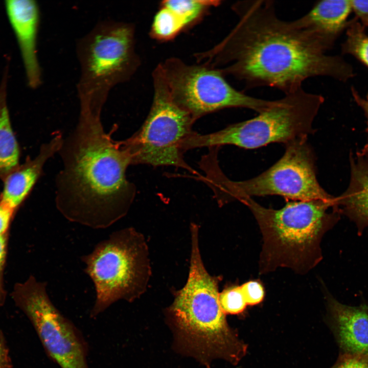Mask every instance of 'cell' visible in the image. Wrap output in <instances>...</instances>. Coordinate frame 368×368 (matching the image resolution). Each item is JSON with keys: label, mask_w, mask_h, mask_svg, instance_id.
I'll list each match as a JSON object with an SVG mask.
<instances>
[{"label": "cell", "mask_w": 368, "mask_h": 368, "mask_svg": "<svg viewBox=\"0 0 368 368\" xmlns=\"http://www.w3.org/2000/svg\"><path fill=\"white\" fill-rule=\"evenodd\" d=\"M153 97L150 111L140 128L123 140L132 165L173 166L198 173L184 159L183 145L196 132V121L171 98L155 67L152 74Z\"/></svg>", "instance_id": "obj_9"}, {"label": "cell", "mask_w": 368, "mask_h": 368, "mask_svg": "<svg viewBox=\"0 0 368 368\" xmlns=\"http://www.w3.org/2000/svg\"><path fill=\"white\" fill-rule=\"evenodd\" d=\"M79 101L76 125L58 152L62 168L55 179V205L69 221L105 228L127 214L135 197L126 176L131 157L123 141L112 137L117 127L104 129V105Z\"/></svg>", "instance_id": "obj_2"}, {"label": "cell", "mask_w": 368, "mask_h": 368, "mask_svg": "<svg viewBox=\"0 0 368 368\" xmlns=\"http://www.w3.org/2000/svg\"><path fill=\"white\" fill-rule=\"evenodd\" d=\"M5 9L15 35L30 87L38 88L42 73L37 56V35L40 21L38 4L33 0H7Z\"/></svg>", "instance_id": "obj_12"}, {"label": "cell", "mask_w": 368, "mask_h": 368, "mask_svg": "<svg viewBox=\"0 0 368 368\" xmlns=\"http://www.w3.org/2000/svg\"><path fill=\"white\" fill-rule=\"evenodd\" d=\"M331 368H368V357L342 353Z\"/></svg>", "instance_id": "obj_22"}, {"label": "cell", "mask_w": 368, "mask_h": 368, "mask_svg": "<svg viewBox=\"0 0 368 368\" xmlns=\"http://www.w3.org/2000/svg\"><path fill=\"white\" fill-rule=\"evenodd\" d=\"M156 67L172 99L196 121L227 108H248L259 113L275 101L238 90L219 71L203 64H190L170 57Z\"/></svg>", "instance_id": "obj_10"}, {"label": "cell", "mask_w": 368, "mask_h": 368, "mask_svg": "<svg viewBox=\"0 0 368 368\" xmlns=\"http://www.w3.org/2000/svg\"><path fill=\"white\" fill-rule=\"evenodd\" d=\"M328 310L343 354L368 357V306H351L326 291Z\"/></svg>", "instance_id": "obj_14"}, {"label": "cell", "mask_w": 368, "mask_h": 368, "mask_svg": "<svg viewBox=\"0 0 368 368\" xmlns=\"http://www.w3.org/2000/svg\"><path fill=\"white\" fill-rule=\"evenodd\" d=\"M352 9L361 24L368 27V1H351Z\"/></svg>", "instance_id": "obj_24"}, {"label": "cell", "mask_w": 368, "mask_h": 368, "mask_svg": "<svg viewBox=\"0 0 368 368\" xmlns=\"http://www.w3.org/2000/svg\"><path fill=\"white\" fill-rule=\"evenodd\" d=\"M8 69L0 84V179L3 180L19 165L20 150L13 130L7 103Z\"/></svg>", "instance_id": "obj_17"}, {"label": "cell", "mask_w": 368, "mask_h": 368, "mask_svg": "<svg viewBox=\"0 0 368 368\" xmlns=\"http://www.w3.org/2000/svg\"><path fill=\"white\" fill-rule=\"evenodd\" d=\"M8 237V234L0 236V306L5 303L6 295L3 275L7 251Z\"/></svg>", "instance_id": "obj_23"}, {"label": "cell", "mask_w": 368, "mask_h": 368, "mask_svg": "<svg viewBox=\"0 0 368 368\" xmlns=\"http://www.w3.org/2000/svg\"><path fill=\"white\" fill-rule=\"evenodd\" d=\"M351 91L354 99L362 109L367 119V130L368 131V98H363L361 97L354 87L352 88Z\"/></svg>", "instance_id": "obj_26"}, {"label": "cell", "mask_w": 368, "mask_h": 368, "mask_svg": "<svg viewBox=\"0 0 368 368\" xmlns=\"http://www.w3.org/2000/svg\"><path fill=\"white\" fill-rule=\"evenodd\" d=\"M47 286L31 275L16 284L12 298L32 324L48 356L60 368H88L86 340L54 305Z\"/></svg>", "instance_id": "obj_11"}, {"label": "cell", "mask_w": 368, "mask_h": 368, "mask_svg": "<svg viewBox=\"0 0 368 368\" xmlns=\"http://www.w3.org/2000/svg\"><path fill=\"white\" fill-rule=\"evenodd\" d=\"M81 260L96 291L91 317L118 301L133 302L147 290L151 274L148 246L132 227L112 232Z\"/></svg>", "instance_id": "obj_5"}, {"label": "cell", "mask_w": 368, "mask_h": 368, "mask_svg": "<svg viewBox=\"0 0 368 368\" xmlns=\"http://www.w3.org/2000/svg\"><path fill=\"white\" fill-rule=\"evenodd\" d=\"M0 368H13L12 360L10 356L5 336L0 330Z\"/></svg>", "instance_id": "obj_25"}, {"label": "cell", "mask_w": 368, "mask_h": 368, "mask_svg": "<svg viewBox=\"0 0 368 368\" xmlns=\"http://www.w3.org/2000/svg\"><path fill=\"white\" fill-rule=\"evenodd\" d=\"M351 11V1L323 0L316 2L307 13L294 21L329 50L346 28Z\"/></svg>", "instance_id": "obj_15"}, {"label": "cell", "mask_w": 368, "mask_h": 368, "mask_svg": "<svg viewBox=\"0 0 368 368\" xmlns=\"http://www.w3.org/2000/svg\"><path fill=\"white\" fill-rule=\"evenodd\" d=\"M365 152L368 154V145L366 147H365Z\"/></svg>", "instance_id": "obj_27"}, {"label": "cell", "mask_w": 368, "mask_h": 368, "mask_svg": "<svg viewBox=\"0 0 368 368\" xmlns=\"http://www.w3.org/2000/svg\"><path fill=\"white\" fill-rule=\"evenodd\" d=\"M347 38L342 45L344 54H350L368 67V36L357 17L348 22Z\"/></svg>", "instance_id": "obj_19"}, {"label": "cell", "mask_w": 368, "mask_h": 368, "mask_svg": "<svg viewBox=\"0 0 368 368\" xmlns=\"http://www.w3.org/2000/svg\"><path fill=\"white\" fill-rule=\"evenodd\" d=\"M324 101L318 94L301 88L285 94L252 119L228 125L214 132H196L185 145L186 150L230 145L252 149L271 143L286 145L313 134V122Z\"/></svg>", "instance_id": "obj_6"}, {"label": "cell", "mask_w": 368, "mask_h": 368, "mask_svg": "<svg viewBox=\"0 0 368 368\" xmlns=\"http://www.w3.org/2000/svg\"><path fill=\"white\" fill-rule=\"evenodd\" d=\"M240 202L249 209L262 234L261 274L281 267L299 274L307 273L323 259L322 239L340 214L335 197L289 201L279 209L264 207L252 198Z\"/></svg>", "instance_id": "obj_3"}, {"label": "cell", "mask_w": 368, "mask_h": 368, "mask_svg": "<svg viewBox=\"0 0 368 368\" xmlns=\"http://www.w3.org/2000/svg\"><path fill=\"white\" fill-rule=\"evenodd\" d=\"M283 155L269 169L252 178L233 181L218 165L209 167L203 181L213 190L220 205L254 196L278 195L293 201L334 197L320 186L316 174L315 155L307 142L301 139L285 145Z\"/></svg>", "instance_id": "obj_7"}, {"label": "cell", "mask_w": 368, "mask_h": 368, "mask_svg": "<svg viewBox=\"0 0 368 368\" xmlns=\"http://www.w3.org/2000/svg\"><path fill=\"white\" fill-rule=\"evenodd\" d=\"M220 0H166L160 4L167 11L175 28L180 34L199 24Z\"/></svg>", "instance_id": "obj_18"}, {"label": "cell", "mask_w": 368, "mask_h": 368, "mask_svg": "<svg viewBox=\"0 0 368 368\" xmlns=\"http://www.w3.org/2000/svg\"><path fill=\"white\" fill-rule=\"evenodd\" d=\"M135 31L131 23L104 20L79 39V98L105 103L112 87L132 78L141 61L135 50Z\"/></svg>", "instance_id": "obj_8"}, {"label": "cell", "mask_w": 368, "mask_h": 368, "mask_svg": "<svg viewBox=\"0 0 368 368\" xmlns=\"http://www.w3.org/2000/svg\"><path fill=\"white\" fill-rule=\"evenodd\" d=\"M198 231L191 234L189 272L176 291L169 312L184 346L201 359L219 357L237 364L247 345L229 327L219 301L220 278L211 275L203 263Z\"/></svg>", "instance_id": "obj_4"}, {"label": "cell", "mask_w": 368, "mask_h": 368, "mask_svg": "<svg viewBox=\"0 0 368 368\" xmlns=\"http://www.w3.org/2000/svg\"><path fill=\"white\" fill-rule=\"evenodd\" d=\"M238 18L229 33L212 48L194 55L197 63L232 76L246 88L268 86L285 95L302 88L306 79L327 76L346 81L352 66L295 23L277 15L274 1H238Z\"/></svg>", "instance_id": "obj_1"}, {"label": "cell", "mask_w": 368, "mask_h": 368, "mask_svg": "<svg viewBox=\"0 0 368 368\" xmlns=\"http://www.w3.org/2000/svg\"><path fill=\"white\" fill-rule=\"evenodd\" d=\"M366 98H368V94H367V96H366Z\"/></svg>", "instance_id": "obj_28"}, {"label": "cell", "mask_w": 368, "mask_h": 368, "mask_svg": "<svg viewBox=\"0 0 368 368\" xmlns=\"http://www.w3.org/2000/svg\"><path fill=\"white\" fill-rule=\"evenodd\" d=\"M63 137L60 131L54 132L50 141L41 145L35 157L28 156L23 164H19L2 180V203L14 212L17 211L41 176L45 163L58 153Z\"/></svg>", "instance_id": "obj_13"}, {"label": "cell", "mask_w": 368, "mask_h": 368, "mask_svg": "<svg viewBox=\"0 0 368 368\" xmlns=\"http://www.w3.org/2000/svg\"><path fill=\"white\" fill-rule=\"evenodd\" d=\"M351 182L347 191L335 198L340 214L346 215L361 235L368 227V162L352 163Z\"/></svg>", "instance_id": "obj_16"}, {"label": "cell", "mask_w": 368, "mask_h": 368, "mask_svg": "<svg viewBox=\"0 0 368 368\" xmlns=\"http://www.w3.org/2000/svg\"><path fill=\"white\" fill-rule=\"evenodd\" d=\"M241 287L247 306L256 305L263 301L265 291L260 282L249 281L243 284Z\"/></svg>", "instance_id": "obj_21"}, {"label": "cell", "mask_w": 368, "mask_h": 368, "mask_svg": "<svg viewBox=\"0 0 368 368\" xmlns=\"http://www.w3.org/2000/svg\"><path fill=\"white\" fill-rule=\"evenodd\" d=\"M219 301L225 314L236 315L243 312L247 304L241 286L233 285L219 293Z\"/></svg>", "instance_id": "obj_20"}]
</instances>
